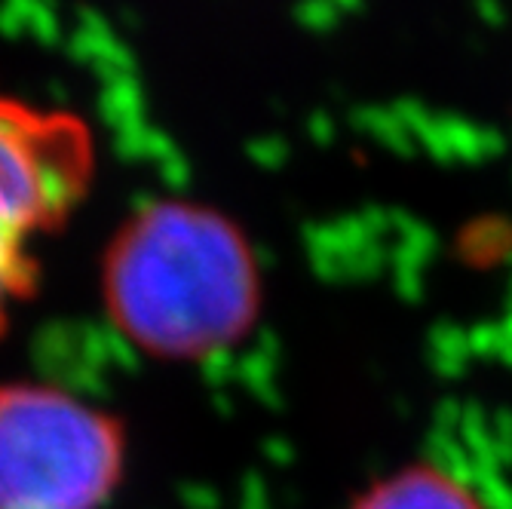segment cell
<instances>
[{
  "instance_id": "1",
  "label": "cell",
  "mask_w": 512,
  "mask_h": 509,
  "mask_svg": "<svg viewBox=\"0 0 512 509\" xmlns=\"http://www.w3.org/2000/svg\"><path fill=\"white\" fill-rule=\"evenodd\" d=\"M111 326L154 359L203 362L237 347L261 310V270L243 230L206 203L135 209L102 258Z\"/></svg>"
},
{
  "instance_id": "2",
  "label": "cell",
  "mask_w": 512,
  "mask_h": 509,
  "mask_svg": "<svg viewBox=\"0 0 512 509\" xmlns=\"http://www.w3.org/2000/svg\"><path fill=\"white\" fill-rule=\"evenodd\" d=\"M126 460L105 405L46 381L0 384V509H105Z\"/></svg>"
},
{
  "instance_id": "3",
  "label": "cell",
  "mask_w": 512,
  "mask_h": 509,
  "mask_svg": "<svg viewBox=\"0 0 512 509\" xmlns=\"http://www.w3.org/2000/svg\"><path fill=\"white\" fill-rule=\"evenodd\" d=\"M92 178V138L71 114L0 96V338L40 283V249Z\"/></svg>"
},
{
  "instance_id": "4",
  "label": "cell",
  "mask_w": 512,
  "mask_h": 509,
  "mask_svg": "<svg viewBox=\"0 0 512 509\" xmlns=\"http://www.w3.org/2000/svg\"><path fill=\"white\" fill-rule=\"evenodd\" d=\"M350 509H488L479 494L442 467H408L368 488Z\"/></svg>"
}]
</instances>
